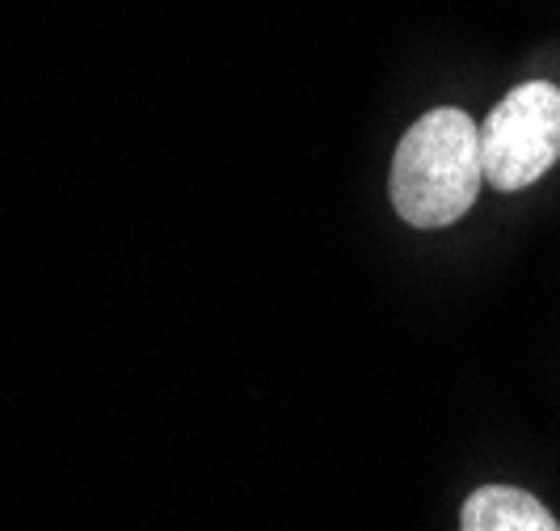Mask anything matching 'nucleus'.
I'll list each match as a JSON object with an SVG mask.
<instances>
[{
    "mask_svg": "<svg viewBox=\"0 0 560 531\" xmlns=\"http://www.w3.org/2000/svg\"><path fill=\"white\" fill-rule=\"evenodd\" d=\"M480 182V127H472V114L439 106L396 143L388 195L409 228H447L477 207Z\"/></svg>",
    "mask_w": 560,
    "mask_h": 531,
    "instance_id": "f257e3e1",
    "label": "nucleus"
},
{
    "mask_svg": "<svg viewBox=\"0 0 560 531\" xmlns=\"http://www.w3.org/2000/svg\"><path fill=\"white\" fill-rule=\"evenodd\" d=\"M560 161V84L523 81L480 123V165L493 191H523Z\"/></svg>",
    "mask_w": 560,
    "mask_h": 531,
    "instance_id": "f03ea898",
    "label": "nucleus"
},
{
    "mask_svg": "<svg viewBox=\"0 0 560 531\" xmlns=\"http://www.w3.org/2000/svg\"><path fill=\"white\" fill-rule=\"evenodd\" d=\"M459 531H560V523L527 489L480 485L459 510Z\"/></svg>",
    "mask_w": 560,
    "mask_h": 531,
    "instance_id": "7ed1b4c3",
    "label": "nucleus"
}]
</instances>
